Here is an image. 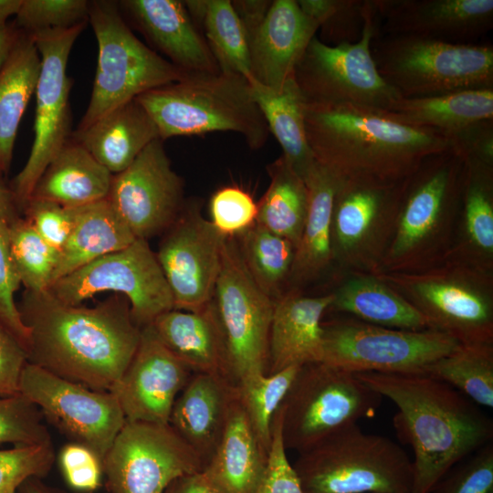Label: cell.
<instances>
[{"instance_id": "obj_1", "label": "cell", "mask_w": 493, "mask_h": 493, "mask_svg": "<svg viewBox=\"0 0 493 493\" xmlns=\"http://www.w3.org/2000/svg\"><path fill=\"white\" fill-rule=\"evenodd\" d=\"M17 309L29 330L28 362L97 391L112 389L140 342L142 328L120 294L85 307L25 290Z\"/></svg>"}, {"instance_id": "obj_2", "label": "cell", "mask_w": 493, "mask_h": 493, "mask_svg": "<svg viewBox=\"0 0 493 493\" xmlns=\"http://www.w3.org/2000/svg\"><path fill=\"white\" fill-rule=\"evenodd\" d=\"M356 374L397 407L393 427L414 453L411 493H431L455 465L492 441L491 418L439 379L426 373Z\"/></svg>"}, {"instance_id": "obj_3", "label": "cell", "mask_w": 493, "mask_h": 493, "mask_svg": "<svg viewBox=\"0 0 493 493\" xmlns=\"http://www.w3.org/2000/svg\"><path fill=\"white\" fill-rule=\"evenodd\" d=\"M303 112L316 162L340 177L399 182L429 155L452 149L441 132L401 123L382 109L304 102Z\"/></svg>"}, {"instance_id": "obj_4", "label": "cell", "mask_w": 493, "mask_h": 493, "mask_svg": "<svg viewBox=\"0 0 493 493\" xmlns=\"http://www.w3.org/2000/svg\"><path fill=\"white\" fill-rule=\"evenodd\" d=\"M465 161L449 149L406 177L395 230L380 273L424 270L447 259L461 209Z\"/></svg>"}, {"instance_id": "obj_5", "label": "cell", "mask_w": 493, "mask_h": 493, "mask_svg": "<svg viewBox=\"0 0 493 493\" xmlns=\"http://www.w3.org/2000/svg\"><path fill=\"white\" fill-rule=\"evenodd\" d=\"M157 126L160 139L233 131L252 149L267 142L268 128L251 91L238 75L190 73L136 98Z\"/></svg>"}, {"instance_id": "obj_6", "label": "cell", "mask_w": 493, "mask_h": 493, "mask_svg": "<svg viewBox=\"0 0 493 493\" xmlns=\"http://www.w3.org/2000/svg\"><path fill=\"white\" fill-rule=\"evenodd\" d=\"M293 467L305 493H411L413 487L404 450L358 424L300 453Z\"/></svg>"}, {"instance_id": "obj_7", "label": "cell", "mask_w": 493, "mask_h": 493, "mask_svg": "<svg viewBox=\"0 0 493 493\" xmlns=\"http://www.w3.org/2000/svg\"><path fill=\"white\" fill-rule=\"evenodd\" d=\"M376 275L423 315L429 330L461 344L493 343V271L447 258L424 270Z\"/></svg>"}, {"instance_id": "obj_8", "label": "cell", "mask_w": 493, "mask_h": 493, "mask_svg": "<svg viewBox=\"0 0 493 493\" xmlns=\"http://www.w3.org/2000/svg\"><path fill=\"white\" fill-rule=\"evenodd\" d=\"M98 61L87 110L78 131L153 89L181 80L185 72L144 45L131 30L118 3L89 1Z\"/></svg>"}, {"instance_id": "obj_9", "label": "cell", "mask_w": 493, "mask_h": 493, "mask_svg": "<svg viewBox=\"0 0 493 493\" xmlns=\"http://www.w3.org/2000/svg\"><path fill=\"white\" fill-rule=\"evenodd\" d=\"M382 400L356 373L322 362L303 364L279 406L285 448L303 453L373 417Z\"/></svg>"}, {"instance_id": "obj_10", "label": "cell", "mask_w": 493, "mask_h": 493, "mask_svg": "<svg viewBox=\"0 0 493 493\" xmlns=\"http://www.w3.org/2000/svg\"><path fill=\"white\" fill-rule=\"evenodd\" d=\"M381 77L401 98L493 89V47L387 36L372 49Z\"/></svg>"}, {"instance_id": "obj_11", "label": "cell", "mask_w": 493, "mask_h": 493, "mask_svg": "<svg viewBox=\"0 0 493 493\" xmlns=\"http://www.w3.org/2000/svg\"><path fill=\"white\" fill-rule=\"evenodd\" d=\"M379 26L374 0H366L359 41L330 46L317 36L311 39L293 74L305 102L386 110L401 98L381 77L372 55Z\"/></svg>"}, {"instance_id": "obj_12", "label": "cell", "mask_w": 493, "mask_h": 493, "mask_svg": "<svg viewBox=\"0 0 493 493\" xmlns=\"http://www.w3.org/2000/svg\"><path fill=\"white\" fill-rule=\"evenodd\" d=\"M460 344L439 331L386 328L346 315L322 321L321 362L353 373H425Z\"/></svg>"}, {"instance_id": "obj_13", "label": "cell", "mask_w": 493, "mask_h": 493, "mask_svg": "<svg viewBox=\"0 0 493 493\" xmlns=\"http://www.w3.org/2000/svg\"><path fill=\"white\" fill-rule=\"evenodd\" d=\"M405 179L340 177L332 206L331 249L333 266L341 273H379L395 230Z\"/></svg>"}, {"instance_id": "obj_14", "label": "cell", "mask_w": 493, "mask_h": 493, "mask_svg": "<svg viewBox=\"0 0 493 493\" xmlns=\"http://www.w3.org/2000/svg\"><path fill=\"white\" fill-rule=\"evenodd\" d=\"M213 304L235 384L267 374L274 300L255 282L235 237H226Z\"/></svg>"}, {"instance_id": "obj_15", "label": "cell", "mask_w": 493, "mask_h": 493, "mask_svg": "<svg viewBox=\"0 0 493 493\" xmlns=\"http://www.w3.org/2000/svg\"><path fill=\"white\" fill-rule=\"evenodd\" d=\"M87 23L29 34L40 57V70L35 89L36 115L31 151L22 170L10 182L21 214L38 178L71 138V82L67 75V66L72 47Z\"/></svg>"}, {"instance_id": "obj_16", "label": "cell", "mask_w": 493, "mask_h": 493, "mask_svg": "<svg viewBox=\"0 0 493 493\" xmlns=\"http://www.w3.org/2000/svg\"><path fill=\"white\" fill-rule=\"evenodd\" d=\"M47 291L68 305H81L101 292L120 294L128 299L132 318L141 328L174 309L156 255L142 238L79 267L57 280Z\"/></svg>"}, {"instance_id": "obj_17", "label": "cell", "mask_w": 493, "mask_h": 493, "mask_svg": "<svg viewBox=\"0 0 493 493\" xmlns=\"http://www.w3.org/2000/svg\"><path fill=\"white\" fill-rule=\"evenodd\" d=\"M108 493H163L203 466L169 424L126 421L102 459Z\"/></svg>"}, {"instance_id": "obj_18", "label": "cell", "mask_w": 493, "mask_h": 493, "mask_svg": "<svg viewBox=\"0 0 493 493\" xmlns=\"http://www.w3.org/2000/svg\"><path fill=\"white\" fill-rule=\"evenodd\" d=\"M19 393L70 442L104 456L126 423L117 397L59 377L27 362L22 371Z\"/></svg>"}, {"instance_id": "obj_19", "label": "cell", "mask_w": 493, "mask_h": 493, "mask_svg": "<svg viewBox=\"0 0 493 493\" xmlns=\"http://www.w3.org/2000/svg\"><path fill=\"white\" fill-rule=\"evenodd\" d=\"M155 253L174 309L198 311L213 299L226 236L204 218L195 203L184 204Z\"/></svg>"}, {"instance_id": "obj_20", "label": "cell", "mask_w": 493, "mask_h": 493, "mask_svg": "<svg viewBox=\"0 0 493 493\" xmlns=\"http://www.w3.org/2000/svg\"><path fill=\"white\" fill-rule=\"evenodd\" d=\"M161 139L151 142L124 171L113 174L107 199L136 238L165 231L184 205V184Z\"/></svg>"}, {"instance_id": "obj_21", "label": "cell", "mask_w": 493, "mask_h": 493, "mask_svg": "<svg viewBox=\"0 0 493 493\" xmlns=\"http://www.w3.org/2000/svg\"><path fill=\"white\" fill-rule=\"evenodd\" d=\"M192 374L149 324L142 328L138 348L110 392L126 421L169 424L173 404Z\"/></svg>"}, {"instance_id": "obj_22", "label": "cell", "mask_w": 493, "mask_h": 493, "mask_svg": "<svg viewBox=\"0 0 493 493\" xmlns=\"http://www.w3.org/2000/svg\"><path fill=\"white\" fill-rule=\"evenodd\" d=\"M388 36L475 44L493 26V0H374Z\"/></svg>"}, {"instance_id": "obj_23", "label": "cell", "mask_w": 493, "mask_h": 493, "mask_svg": "<svg viewBox=\"0 0 493 493\" xmlns=\"http://www.w3.org/2000/svg\"><path fill=\"white\" fill-rule=\"evenodd\" d=\"M318 30V24L302 11L298 1H272L262 23L248 39L251 79L279 89L293 76Z\"/></svg>"}, {"instance_id": "obj_24", "label": "cell", "mask_w": 493, "mask_h": 493, "mask_svg": "<svg viewBox=\"0 0 493 493\" xmlns=\"http://www.w3.org/2000/svg\"><path fill=\"white\" fill-rule=\"evenodd\" d=\"M121 11L169 61L189 73H217L219 67L184 1L124 0Z\"/></svg>"}, {"instance_id": "obj_25", "label": "cell", "mask_w": 493, "mask_h": 493, "mask_svg": "<svg viewBox=\"0 0 493 493\" xmlns=\"http://www.w3.org/2000/svg\"><path fill=\"white\" fill-rule=\"evenodd\" d=\"M332 299L330 292L303 296L293 289L274 300L267 374L321 362L322 318Z\"/></svg>"}, {"instance_id": "obj_26", "label": "cell", "mask_w": 493, "mask_h": 493, "mask_svg": "<svg viewBox=\"0 0 493 493\" xmlns=\"http://www.w3.org/2000/svg\"><path fill=\"white\" fill-rule=\"evenodd\" d=\"M236 386L220 375L193 373L173 404L169 425L195 453L203 469L222 439Z\"/></svg>"}, {"instance_id": "obj_27", "label": "cell", "mask_w": 493, "mask_h": 493, "mask_svg": "<svg viewBox=\"0 0 493 493\" xmlns=\"http://www.w3.org/2000/svg\"><path fill=\"white\" fill-rule=\"evenodd\" d=\"M267 456L268 450L257 436L236 386L222 439L202 473L220 493H255Z\"/></svg>"}, {"instance_id": "obj_28", "label": "cell", "mask_w": 493, "mask_h": 493, "mask_svg": "<svg viewBox=\"0 0 493 493\" xmlns=\"http://www.w3.org/2000/svg\"><path fill=\"white\" fill-rule=\"evenodd\" d=\"M151 325L162 343L193 373L220 375L235 383L213 300L198 311H165Z\"/></svg>"}, {"instance_id": "obj_29", "label": "cell", "mask_w": 493, "mask_h": 493, "mask_svg": "<svg viewBox=\"0 0 493 493\" xmlns=\"http://www.w3.org/2000/svg\"><path fill=\"white\" fill-rule=\"evenodd\" d=\"M71 138L84 146L112 174L128 168L153 141L160 139L153 120L136 100L105 114Z\"/></svg>"}, {"instance_id": "obj_30", "label": "cell", "mask_w": 493, "mask_h": 493, "mask_svg": "<svg viewBox=\"0 0 493 493\" xmlns=\"http://www.w3.org/2000/svg\"><path fill=\"white\" fill-rule=\"evenodd\" d=\"M303 180L308 206L289 277V283L296 285L319 278L333 266L331 216L340 177L316 162Z\"/></svg>"}, {"instance_id": "obj_31", "label": "cell", "mask_w": 493, "mask_h": 493, "mask_svg": "<svg viewBox=\"0 0 493 493\" xmlns=\"http://www.w3.org/2000/svg\"><path fill=\"white\" fill-rule=\"evenodd\" d=\"M464 161L461 209L448 258L493 271V164Z\"/></svg>"}, {"instance_id": "obj_32", "label": "cell", "mask_w": 493, "mask_h": 493, "mask_svg": "<svg viewBox=\"0 0 493 493\" xmlns=\"http://www.w3.org/2000/svg\"><path fill=\"white\" fill-rule=\"evenodd\" d=\"M112 177L84 146L70 138L38 178L30 198L68 207L88 205L108 197Z\"/></svg>"}, {"instance_id": "obj_33", "label": "cell", "mask_w": 493, "mask_h": 493, "mask_svg": "<svg viewBox=\"0 0 493 493\" xmlns=\"http://www.w3.org/2000/svg\"><path fill=\"white\" fill-rule=\"evenodd\" d=\"M330 293L329 310L386 328L429 330L423 315L376 274L341 273Z\"/></svg>"}, {"instance_id": "obj_34", "label": "cell", "mask_w": 493, "mask_h": 493, "mask_svg": "<svg viewBox=\"0 0 493 493\" xmlns=\"http://www.w3.org/2000/svg\"><path fill=\"white\" fill-rule=\"evenodd\" d=\"M384 110L401 123L432 129L448 139L472 124L493 120V89L399 98Z\"/></svg>"}, {"instance_id": "obj_35", "label": "cell", "mask_w": 493, "mask_h": 493, "mask_svg": "<svg viewBox=\"0 0 493 493\" xmlns=\"http://www.w3.org/2000/svg\"><path fill=\"white\" fill-rule=\"evenodd\" d=\"M135 239L107 198L80 206L76 225L59 251L51 285L95 259L128 246Z\"/></svg>"}, {"instance_id": "obj_36", "label": "cell", "mask_w": 493, "mask_h": 493, "mask_svg": "<svg viewBox=\"0 0 493 493\" xmlns=\"http://www.w3.org/2000/svg\"><path fill=\"white\" fill-rule=\"evenodd\" d=\"M39 70L36 44L29 34L20 30L0 70V169L5 174L12 164L20 121L35 94Z\"/></svg>"}, {"instance_id": "obj_37", "label": "cell", "mask_w": 493, "mask_h": 493, "mask_svg": "<svg viewBox=\"0 0 493 493\" xmlns=\"http://www.w3.org/2000/svg\"><path fill=\"white\" fill-rule=\"evenodd\" d=\"M253 98L269 132L282 148V156L304 178L316 160L307 141L304 123V99L292 76L279 89L248 80Z\"/></svg>"}, {"instance_id": "obj_38", "label": "cell", "mask_w": 493, "mask_h": 493, "mask_svg": "<svg viewBox=\"0 0 493 493\" xmlns=\"http://www.w3.org/2000/svg\"><path fill=\"white\" fill-rule=\"evenodd\" d=\"M270 184L257 203L256 224L297 247L308 206L306 184L281 155L267 166Z\"/></svg>"}, {"instance_id": "obj_39", "label": "cell", "mask_w": 493, "mask_h": 493, "mask_svg": "<svg viewBox=\"0 0 493 493\" xmlns=\"http://www.w3.org/2000/svg\"><path fill=\"white\" fill-rule=\"evenodd\" d=\"M236 237L242 259L257 285L273 300L278 299L289 282L296 247L257 224Z\"/></svg>"}, {"instance_id": "obj_40", "label": "cell", "mask_w": 493, "mask_h": 493, "mask_svg": "<svg viewBox=\"0 0 493 493\" xmlns=\"http://www.w3.org/2000/svg\"><path fill=\"white\" fill-rule=\"evenodd\" d=\"M425 373L451 385L476 404L493 407V343L460 344Z\"/></svg>"}, {"instance_id": "obj_41", "label": "cell", "mask_w": 493, "mask_h": 493, "mask_svg": "<svg viewBox=\"0 0 493 493\" xmlns=\"http://www.w3.org/2000/svg\"><path fill=\"white\" fill-rule=\"evenodd\" d=\"M201 23L206 43L221 72L252 79L249 45L229 0H206Z\"/></svg>"}, {"instance_id": "obj_42", "label": "cell", "mask_w": 493, "mask_h": 493, "mask_svg": "<svg viewBox=\"0 0 493 493\" xmlns=\"http://www.w3.org/2000/svg\"><path fill=\"white\" fill-rule=\"evenodd\" d=\"M9 239L13 263L25 290L47 291L52 282L58 252L23 216L9 226Z\"/></svg>"}, {"instance_id": "obj_43", "label": "cell", "mask_w": 493, "mask_h": 493, "mask_svg": "<svg viewBox=\"0 0 493 493\" xmlns=\"http://www.w3.org/2000/svg\"><path fill=\"white\" fill-rule=\"evenodd\" d=\"M300 366H290L272 374H258L236 384L246 413L262 444L268 450L271 426Z\"/></svg>"}, {"instance_id": "obj_44", "label": "cell", "mask_w": 493, "mask_h": 493, "mask_svg": "<svg viewBox=\"0 0 493 493\" xmlns=\"http://www.w3.org/2000/svg\"><path fill=\"white\" fill-rule=\"evenodd\" d=\"M298 4L318 24L323 43L337 46L360 40L366 0H299Z\"/></svg>"}, {"instance_id": "obj_45", "label": "cell", "mask_w": 493, "mask_h": 493, "mask_svg": "<svg viewBox=\"0 0 493 493\" xmlns=\"http://www.w3.org/2000/svg\"><path fill=\"white\" fill-rule=\"evenodd\" d=\"M55 457L52 441L0 449V493H17L26 480L45 477Z\"/></svg>"}, {"instance_id": "obj_46", "label": "cell", "mask_w": 493, "mask_h": 493, "mask_svg": "<svg viewBox=\"0 0 493 493\" xmlns=\"http://www.w3.org/2000/svg\"><path fill=\"white\" fill-rule=\"evenodd\" d=\"M86 0H22L14 23L27 34L89 22Z\"/></svg>"}, {"instance_id": "obj_47", "label": "cell", "mask_w": 493, "mask_h": 493, "mask_svg": "<svg viewBox=\"0 0 493 493\" xmlns=\"http://www.w3.org/2000/svg\"><path fill=\"white\" fill-rule=\"evenodd\" d=\"M51 441L40 410L20 393L0 396V445Z\"/></svg>"}, {"instance_id": "obj_48", "label": "cell", "mask_w": 493, "mask_h": 493, "mask_svg": "<svg viewBox=\"0 0 493 493\" xmlns=\"http://www.w3.org/2000/svg\"><path fill=\"white\" fill-rule=\"evenodd\" d=\"M433 493H493L492 441L455 465Z\"/></svg>"}, {"instance_id": "obj_49", "label": "cell", "mask_w": 493, "mask_h": 493, "mask_svg": "<svg viewBox=\"0 0 493 493\" xmlns=\"http://www.w3.org/2000/svg\"><path fill=\"white\" fill-rule=\"evenodd\" d=\"M211 223L226 237H236L256 224L257 204L236 186L218 189L209 204Z\"/></svg>"}, {"instance_id": "obj_50", "label": "cell", "mask_w": 493, "mask_h": 493, "mask_svg": "<svg viewBox=\"0 0 493 493\" xmlns=\"http://www.w3.org/2000/svg\"><path fill=\"white\" fill-rule=\"evenodd\" d=\"M20 286L21 281L11 256L9 226L0 219V322L18 340L27 353L29 330L15 301V293Z\"/></svg>"}, {"instance_id": "obj_51", "label": "cell", "mask_w": 493, "mask_h": 493, "mask_svg": "<svg viewBox=\"0 0 493 493\" xmlns=\"http://www.w3.org/2000/svg\"><path fill=\"white\" fill-rule=\"evenodd\" d=\"M79 207L30 198L22 213L37 233L58 254L70 236Z\"/></svg>"}, {"instance_id": "obj_52", "label": "cell", "mask_w": 493, "mask_h": 493, "mask_svg": "<svg viewBox=\"0 0 493 493\" xmlns=\"http://www.w3.org/2000/svg\"><path fill=\"white\" fill-rule=\"evenodd\" d=\"M286 450L278 408L272 421L267 467L255 493H305Z\"/></svg>"}, {"instance_id": "obj_53", "label": "cell", "mask_w": 493, "mask_h": 493, "mask_svg": "<svg viewBox=\"0 0 493 493\" xmlns=\"http://www.w3.org/2000/svg\"><path fill=\"white\" fill-rule=\"evenodd\" d=\"M58 464L68 487L78 492L90 493L102 483V461L86 446L70 442L58 454Z\"/></svg>"}, {"instance_id": "obj_54", "label": "cell", "mask_w": 493, "mask_h": 493, "mask_svg": "<svg viewBox=\"0 0 493 493\" xmlns=\"http://www.w3.org/2000/svg\"><path fill=\"white\" fill-rule=\"evenodd\" d=\"M27 353L18 340L0 322V396L19 393Z\"/></svg>"}, {"instance_id": "obj_55", "label": "cell", "mask_w": 493, "mask_h": 493, "mask_svg": "<svg viewBox=\"0 0 493 493\" xmlns=\"http://www.w3.org/2000/svg\"><path fill=\"white\" fill-rule=\"evenodd\" d=\"M452 149L463 159L493 164V120L472 124L448 137Z\"/></svg>"}, {"instance_id": "obj_56", "label": "cell", "mask_w": 493, "mask_h": 493, "mask_svg": "<svg viewBox=\"0 0 493 493\" xmlns=\"http://www.w3.org/2000/svg\"><path fill=\"white\" fill-rule=\"evenodd\" d=\"M272 1H231L245 32L247 40L257 29L266 16Z\"/></svg>"}, {"instance_id": "obj_57", "label": "cell", "mask_w": 493, "mask_h": 493, "mask_svg": "<svg viewBox=\"0 0 493 493\" xmlns=\"http://www.w3.org/2000/svg\"><path fill=\"white\" fill-rule=\"evenodd\" d=\"M163 493H220L202 472L184 476L173 481Z\"/></svg>"}, {"instance_id": "obj_58", "label": "cell", "mask_w": 493, "mask_h": 493, "mask_svg": "<svg viewBox=\"0 0 493 493\" xmlns=\"http://www.w3.org/2000/svg\"><path fill=\"white\" fill-rule=\"evenodd\" d=\"M22 217L17 206L10 182L6 181L5 173L0 169V219L8 226Z\"/></svg>"}, {"instance_id": "obj_59", "label": "cell", "mask_w": 493, "mask_h": 493, "mask_svg": "<svg viewBox=\"0 0 493 493\" xmlns=\"http://www.w3.org/2000/svg\"><path fill=\"white\" fill-rule=\"evenodd\" d=\"M20 30L14 21L0 25V70L8 58Z\"/></svg>"}, {"instance_id": "obj_60", "label": "cell", "mask_w": 493, "mask_h": 493, "mask_svg": "<svg viewBox=\"0 0 493 493\" xmlns=\"http://www.w3.org/2000/svg\"><path fill=\"white\" fill-rule=\"evenodd\" d=\"M17 493H66L52 488L41 481V478L32 477L26 480L17 490Z\"/></svg>"}, {"instance_id": "obj_61", "label": "cell", "mask_w": 493, "mask_h": 493, "mask_svg": "<svg viewBox=\"0 0 493 493\" xmlns=\"http://www.w3.org/2000/svg\"><path fill=\"white\" fill-rule=\"evenodd\" d=\"M22 0H0V25L8 22L15 16L20 7Z\"/></svg>"}]
</instances>
